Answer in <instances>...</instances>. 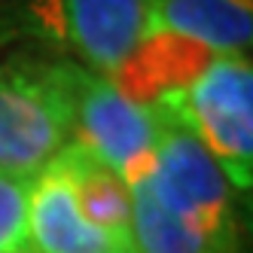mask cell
Segmentation results:
<instances>
[{
    "instance_id": "obj_8",
    "label": "cell",
    "mask_w": 253,
    "mask_h": 253,
    "mask_svg": "<svg viewBox=\"0 0 253 253\" xmlns=\"http://www.w3.org/2000/svg\"><path fill=\"white\" fill-rule=\"evenodd\" d=\"M150 31H168L213 55H247L253 0H153Z\"/></svg>"
},
{
    "instance_id": "obj_6",
    "label": "cell",
    "mask_w": 253,
    "mask_h": 253,
    "mask_svg": "<svg viewBox=\"0 0 253 253\" xmlns=\"http://www.w3.org/2000/svg\"><path fill=\"white\" fill-rule=\"evenodd\" d=\"M28 250L31 253H122L113 238L83 216L74 180L55 156L34 177L28 195Z\"/></svg>"
},
{
    "instance_id": "obj_7",
    "label": "cell",
    "mask_w": 253,
    "mask_h": 253,
    "mask_svg": "<svg viewBox=\"0 0 253 253\" xmlns=\"http://www.w3.org/2000/svg\"><path fill=\"white\" fill-rule=\"evenodd\" d=\"M211 58H216L213 52L186 37L168 31H150L143 43L131 52V58L119 67L113 85L131 101L153 104L162 95L186 88Z\"/></svg>"
},
{
    "instance_id": "obj_9",
    "label": "cell",
    "mask_w": 253,
    "mask_h": 253,
    "mask_svg": "<svg viewBox=\"0 0 253 253\" xmlns=\"http://www.w3.org/2000/svg\"><path fill=\"white\" fill-rule=\"evenodd\" d=\"M58 159L67 168L70 180H74L77 205H80L83 216L95 229H101L107 238H113L122 253H137L134 238H131V189H128V183L77 140H70L58 153Z\"/></svg>"
},
{
    "instance_id": "obj_5",
    "label": "cell",
    "mask_w": 253,
    "mask_h": 253,
    "mask_svg": "<svg viewBox=\"0 0 253 253\" xmlns=\"http://www.w3.org/2000/svg\"><path fill=\"white\" fill-rule=\"evenodd\" d=\"M159 107L122 95L101 74L80 64L74 101V140L116 171L128 186L143 180L153 168L159 140Z\"/></svg>"
},
{
    "instance_id": "obj_10",
    "label": "cell",
    "mask_w": 253,
    "mask_h": 253,
    "mask_svg": "<svg viewBox=\"0 0 253 253\" xmlns=\"http://www.w3.org/2000/svg\"><path fill=\"white\" fill-rule=\"evenodd\" d=\"M128 189H131V238L137 253H229V244L208 238L195 226L159 208L143 183H134Z\"/></svg>"
},
{
    "instance_id": "obj_12",
    "label": "cell",
    "mask_w": 253,
    "mask_h": 253,
    "mask_svg": "<svg viewBox=\"0 0 253 253\" xmlns=\"http://www.w3.org/2000/svg\"><path fill=\"white\" fill-rule=\"evenodd\" d=\"M9 253H31V250H9Z\"/></svg>"
},
{
    "instance_id": "obj_2",
    "label": "cell",
    "mask_w": 253,
    "mask_h": 253,
    "mask_svg": "<svg viewBox=\"0 0 253 253\" xmlns=\"http://www.w3.org/2000/svg\"><path fill=\"white\" fill-rule=\"evenodd\" d=\"M202 140L235 189L253 177V67L247 55H216L186 88L159 98Z\"/></svg>"
},
{
    "instance_id": "obj_4",
    "label": "cell",
    "mask_w": 253,
    "mask_h": 253,
    "mask_svg": "<svg viewBox=\"0 0 253 253\" xmlns=\"http://www.w3.org/2000/svg\"><path fill=\"white\" fill-rule=\"evenodd\" d=\"M25 15L34 34L113 80L150 34L153 0H28Z\"/></svg>"
},
{
    "instance_id": "obj_3",
    "label": "cell",
    "mask_w": 253,
    "mask_h": 253,
    "mask_svg": "<svg viewBox=\"0 0 253 253\" xmlns=\"http://www.w3.org/2000/svg\"><path fill=\"white\" fill-rule=\"evenodd\" d=\"M159 107V140L150 174L137 180L147 186L153 202L165 208L171 216L195 226L202 235L229 244L235 238L232 226V183L226 180L216 159L202 147L183 122H180L162 101Z\"/></svg>"
},
{
    "instance_id": "obj_1",
    "label": "cell",
    "mask_w": 253,
    "mask_h": 253,
    "mask_svg": "<svg viewBox=\"0 0 253 253\" xmlns=\"http://www.w3.org/2000/svg\"><path fill=\"white\" fill-rule=\"evenodd\" d=\"M77 61L0 64V174L34 180L74 140Z\"/></svg>"
},
{
    "instance_id": "obj_11",
    "label": "cell",
    "mask_w": 253,
    "mask_h": 253,
    "mask_svg": "<svg viewBox=\"0 0 253 253\" xmlns=\"http://www.w3.org/2000/svg\"><path fill=\"white\" fill-rule=\"evenodd\" d=\"M34 180L0 174V253L28 250V195Z\"/></svg>"
}]
</instances>
